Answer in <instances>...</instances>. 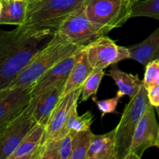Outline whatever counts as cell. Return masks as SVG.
Returning a JSON list of instances; mask_svg holds the SVG:
<instances>
[{"label":"cell","mask_w":159,"mask_h":159,"mask_svg":"<svg viewBox=\"0 0 159 159\" xmlns=\"http://www.w3.org/2000/svg\"><path fill=\"white\" fill-rule=\"evenodd\" d=\"M53 34L32 30L6 37L0 45V90L6 89L16 76L40 51V44Z\"/></svg>","instance_id":"1"},{"label":"cell","mask_w":159,"mask_h":159,"mask_svg":"<svg viewBox=\"0 0 159 159\" xmlns=\"http://www.w3.org/2000/svg\"><path fill=\"white\" fill-rule=\"evenodd\" d=\"M79 48L58 31H56L51 40L40 49L6 88H15L35 83L47 71L75 52Z\"/></svg>","instance_id":"2"},{"label":"cell","mask_w":159,"mask_h":159,"mask_svg":"<svg viewBox=\"0 0 159 159\" xmlns=\"http://www.w3.org/2000/svg\"><path fill=\"white\" fill-rule=\"evenodd\" d=\"M86 0H35L27 5L23 26L53 34L64 20L83 6Z\"/></svg>","instance_id":"3"},{"label":"cell","mask_w":159,"mask_h":159,"mask_svg":"<svg viewBox=\"0 0 159 159\" xmlns=\"http://www.w3.org/2000/svg\"><path fill=\"white\" fill-rule=\"evenodd\" d=\"M150 104L148 97V90L143 83L138 93L130 98L129 102L126 105L119 124L116 127L115 149L116 159L127 158L134 133Z\"/></svg>","instance_id":"4"},{"label":"cell","mask_w":159,"mask_h":159,"mask_svg":"<svg viewBox=\"0 0 159 159\" xmlns=\"http://www.w3.org/2000/svg\"><path fill=\"white\" fill-rule=\"evenodd\" d=\"M83 6L93 24L110 32L122 26L131 17L133 5L124 0H86Z\"/></svg>","instance_id":"5"},{"label":"cell","mask_w":159,"mask_h":159,"mask_svg":"<svg viewBox=\"0 0 159 159\" xmlns=\"http://www.w3.org/2000/svg\"><path fill=\"white\" fill-rule=\"evenodd\" d=\"M57 31L79 47L87 46L99 37L110 33L105 28L93 24L89 20L84 6L68 16Z\"/></svg>","instance_id":"6"},{"label":"cell","mask_w":159,"mask_h":159,"mask_svg":"<svg viewBox=\"0 0 159 159\" xmlns=\"http://www.w3.org/2000/svg\"><path fill=\"white\" fill-rule=\"evenodd\" d=\"M34 106L35 101L31 99L26 110L0 130V159H9L37 124L33 117Z\"/></svg>","instance_id":"7"},{"label":"cell","mask_w":159,"mask_h":159,"mask_svg":"<svg viewBox=\"0 0 159 159\" xmlns=\"http://www.w3.org/2000/svg\"><path fill=\"white\" fill-rule=\"evenodd\" d=\"M93 70H104L125 59H130L128 48L117 45L107 35L99 37L85 47Z\"/></svg>","instance_id":"8"},{"label":"cell","mask_w":159,"mask_h":159,"mask_svg":"<svg viewBox=\"0 0 159 159\" xmlns=\"http://www.w3.org/2000/svg\"><path fill=\"white\" fill-rule=\"evenodd\" d=\"M34 83L0 90V130L20 116L32 99Z\"/></svg>","instance_id":"9"},{"label":"cell","mask_w":159,"mask_h":159,"mask_svg":"<svg viewBox=\"0 0 159 159\" xmlns=\"http://www.w3.org/2000/svg\"><path fill=\"white\" fill-rule=\"evenodd\" d=\"M159 125L155 115V107L150 104L140 120L134 133L130 153L127 159H141L147 149L155 146Z\"/></svg>","instance_id":"10"},{"label":"cell","mask_w":159,"mask_h":159,"mask_svg":"<svg viewBox=\"0 0 159 159\" xmlns=\"http://www.w3.org/2000/svg\"><path fill=\"white\" fill-rule=\"evenodd\" d=\"M81 93L82 87L61 98L46 125L44 141L50 138H61L71 107L75 102L79 101Z\"/></svg>","instance_id":"11"},{"label":"cell","mask_w":159,"mask_h":159,"mask_svg":"<svg viewBox=\"0 0 159 159\" xmlns=\"http://www.w3.org/2000/svg\"><path fill=\"white\" fill-rule=\"evenodd\" d=\"M65 83L66 81L59 82L32 97L35 101L33 117L37 124L47 125L53 110L61 98Z\"/></svg>","instance_id":"12"},{"label":"cell","mask_w":159,"mask_h":159,"mask_svg":"<svg viewBox=\"0 0 159 159\" xmlns=\"http://www.w3.org/2000/svg\"><path fill=\"white\" fill-rule=\"evenodd\" d=\"M79 48L72 54L54 65L34 83V89L32 91V97L40 94L43 90L49 87L53 86L63 81H67L73 66L77 61Z\"/></svg>","instance_id":"13"},{"label":"cell","mask_w":159,"mask_h":159,"mask_svg":"<svg viewBox=\"0 0 159 159\" xmlns=\"http://www.w3.org/2000/svg\"><path fill=\"white\" fill-rule=\"evenodd\" d=\"M46 126L37 124L9 159H36L45 138Z\"/></svg>","instance_id":"14"},{"label":"cell","mask_w":159,"mask_h":159,"mask_svg":"<svg viewBox=\"0 0 159 159\" xmlns=\"http://www.w3.org/2000/svg\"><path fill=\"white\" fill-rule=\"evenodd\" d=\"M93 71V68L89 61L85 48L81 47L79 48L77 61L66 81L61 97L81 88Z\"/></svg>","instance_id":"15"},{"label":"cell","mask_w":159,"mask_h":159,"mask_svg":"<svg viewBox=\"0 0 159 159\" xmlns=\"http://www.w3.org/2000/svg\"><path fill=\"white\" fill-rule=\"evenodd\" d=\"M116 128L104 134H93L86 159H116Z\"/></svg>","instance_id":"16"},{"label":"cell","mask_w":159,"mask_h":159,"mask_svg":"<svg viewBox=\"0 0 159 159\" xmlns=\"http://www.w3.org/2000/svg\"><path fill=\"white\" fill-rule=\"evenodd\" d=\"M130 59L146 66L149 62L159 59V26L148 37L140 43L128 47Z\"/></svg>","instance_id":"17"},{"label":"cell","mask_w":159,"mask_h":159,"mask_svg":"<svg viewBox=\"0 0 159 159\" xmlns=\"http://www.w3.org/2000/svg\"><path fill=\"white\" fill-rule=\"evenodd\" d=\"M110 75L118 87L117 93L122 97L124 96H128L130 98L134 96L143 84V80L139 79L138 75H134L124 72L115 65L111 67Z\"/></svg>","instance_id":"18"},{"label":"cell","mask_w":159,"mask_h":159,"mask_svg":"<svg viewBox=\"0 0 159 159\" xmlns=\"http://www.w3.org/2000/svg\"><path fill=\"white\" fill-rule=\"evenodd\" d=\"M1 1L2 9L0 16V25H23L28 5L26 0Z\"/></svg>","instance_id":"19"},{"label":"cell","mask_w":159,"mask_h":159,"mask_svg":"<svg viewBox=\"0 0 159 159\" xmlns=\"http://www.w3.org/2000/svg\"><path fill=\"white\" fill-rule=\"evenodd\" d=\"M93 134L91 129L75 134L72 138V149L70 159H86Z\"/></svg>","instance_id":"20"},{"label":"cell","mask_w":159,"mask_h":159,"mask_svg":"<svg viewBox=\"0 0 159 159\" xmlns=\"http://www.w3.org/2000/svg\"><path fill=\"white\" fill-rule=\"evenodd\" d=\"M104 74H105L104 70L96 69L92 71V73L84 82L82 86L81 102L88 100L90 97L93 98V101L96 100V93H97L98 89H99Z\"/></svg>","instance_id":"21"},{"label":"cell","mask_w":159,"mask_h":159,"mask_svg":"<svg viewBox=\"0 0 159 159\" xmlns=\"http://www.w3.org/2000/svg\"><path fill=\"white\" fill-rule=\"evenodd\" d=\"M144 16L159 21V0L137 1L132 6L131 17Z\"/></svg>","instance_id":"22"},{"label":"cell","mask_w":159,"mask_h":159,"mask_svg":"<svg viewBox=\"0 0 159 159\" xmlns=\"http://www.w3.org/2000/svg\"><path fill=\"white\" fill-rule=\"evenodd\" d=\"M61 138L45 140L40 148L36 159H60V146Z\"/></svg>","instance_id":"23"},{"label":"cell","mask_w":159,"mask_h":159,"mask_svg":"<svg viewBox=\"0 0 159 159\" xmlns=\"http://www.w3.org/2000/svg\"><path fill=\"white\" fill-rule=\"evenodd\" d=\"M143 83L147 89L159 85V59L152 61L146 65Z\"/></svg>","instance_id":"24"},{"label":"cell","mask_w":159,"mask_h":159,"mask_svg":"<svg viewBox=\"0 0 159 159\" xmlns=\"http://www.w3.org/2000/svg\"><path fill=\"white\" fill-rule=\"evenodd\" d=\"M93 118H94V116L91 111H87L82 116L78 115L71 124V130L76 133L82 130H89L93 124Z\"/></svg>","instance_id":"25"},{"label":"cell","mask_w":159,"mask_h":159,"mask_svg":"<svg viewBox=\"0 0 159 159\" xmlns=\"http://www.w3.org/2000/svg\"><path fill=\"white\" fill-rule=\"evenodd\" d=\"M122 96L116 93V96L111 99H104V100H95L99 110L102 112V118L107 113H116L119 100Z\"/></svg>","instance_id":"26"},{"label":"cell","mask_w":159,"mask_h":159,"mask_svg":"<svg viewBox=\"0 0 159 159\" xmlns=\"http://www.w3.org/2000/svg\"><path fill=\"white\" fill-rule=\"evenodd\" d=\"M75 132L70 130L65 136L61 140L60 146V159H70L71 149H72V138Z\"/></svg>","instance_id":"27"},{"label":"cell","mask_w":159,"mask_h":159,"mask_svg":"<svg viewBox=\"0 0 159 159\" xmlns=\"http://www.w3.org/2000/svg\"><path fill=\"white\" fill-rule=\"evenodd\" d=\"M148 97L149 102L154 107L159 106V85L148 89Z\"/></svg>","instance_id":"28"},{"label":"cell","mask_w":159,"mask_h":159,"mask_svg":"<svg viewBox=\"0 0 159 159\" xmlns=\"http://www.w3.org/2000/svg\"><path fill=\"white\" fill-rule=\"evenodd\" d=\"M124 1H126V2H127L130 3L131 5H134L137 1H138V0H124Z\"/></svg>","instance_id":"29"},{"label":"cell","mask_w":159,"mask_h":159,"mask_svg":"<svg viewBox=\"0 0 159 159\" xmlns=\"http://www.w3.org/2000/svg\"><path fill=\"white\" fill-rule=\"evenodd\" d=\"M155 110H156L157 113H158V125H159V106H158V107H155Z\"/></svg>","instance_id":"30"},{"label":"cell","mask_w":159,"mask_h":159,"mask_svg":"<svg viewBox=\"0 0 159 159\" xmlns=\"http://www.w3.org/2000/svg\"><path fill=\"white\" fill-rule=\"evenodd\" d=\"M155 147L158 148H159V134L158 136V139H157V141H156V144H155Z\"/></svg>","instance_id":"31"},{"label":"cell","mask_w":159,"mask_h":159,"mask_svg":"<svg viewBox=\"0 0 159 159\" xmlns=\"http://www.w3.org/2000/svg\"><path fill=\"white\" fill-rule=\"evenodd\" d=\"M2 9V1L0 0V16H1Z\"/></svg>","instance_id":"32"},{"label":"cell","mask_w":159,"mask_h":159,"mask_svg":"<svg viewBox=\"0 0 159 159\" xmlns=\"http://www.w3.org/2000/svg\"><path fill=\"white\" fill-rule=\"evenodd\" d=\"M26 2H27V4H30V3L33 2L34 1H35V0H26Z\"/></svg>","instance_id":"33"}]
</instances>
